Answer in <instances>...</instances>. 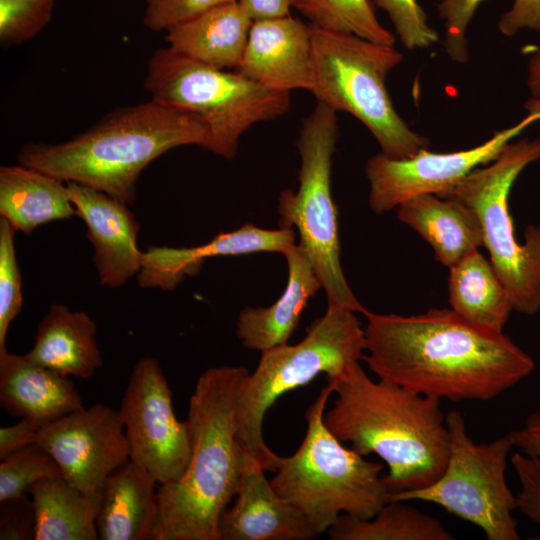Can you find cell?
<instances>
[{
	"instance_id": "1",
	"label": "cell",
	"mask_w": 540,
	"mask_h": 540,
	"mask_svg": "<svg viewBox=\"0 0 540 540\" xmlns=\"http://www.w3.org/2000/svg\"><path fill=\"white\" fill-rule=\"evenodd\" d=\"M370 370L380 380L450 401H489L535 368L503 332L474 325L448 309L401 316L366 310Z\"/></svg>"
},
{
	"instance_id": "2",
	"label": "cell",
	"mask_w": 540,
	"mask_h": 540,
	"mask_svg": "<svg viewBox=\"0 0 540 540\" xmlns=\"http://www.w3.org/2000/svg\"><path fill=\"white\" fill-rule=\"evenodd\" d=\"M333 384L336 399L324 423L362 456H379L390 495L422 489L443 473L449 433L440 400L383 380L356 366Z\"/></svg>"
},
{
	"instance_id": "3",
	"label": "cell",
	"mask_w": 540,
	"mask_h": 540,
	"mask_svg": "<svg viewBox=\"0 0 540 540\" xmlns=\"http://www.w3.org/2000/svg\"><path fill=\"white\" fill-rule=\"evenodd\" d=\"M248 375L243 366H218L198 377L186 419L189 464L177 481L157 488L152 540H218L220 517L236 496L245 463L236 409Z\"/></svg>"
},
{
	"instance_id": "4",
	"label": "cell",
	"mask_w": 540,
	"mask_h": 540,
	"mask_svg": "<svg viewBox=\"0 0 540 540\" xmlns=\"http://www.w3.org/2000/svg\"><path fill=\"white\" fill-rule=\"evenodd\" d=\"M208 129L191 112L151 100L114 109L75 137L27 143L19 163L102 191L130 205L141 172L163 153L184 145L204 148Z\"/></svg>"
},
{
	"instance_id": "5",
	"label": "cell",
	"mask_w": 540,
	"mask_h": 540,
	"mask_svg": "<svg viewBox=\"0 0 540 540\" xmlns=\"http://www.w3.org/2000/svg\"><path fill=\"white\" fill-rule=\"evenodd\" d=\"M334 387L328 381L307 408V429L299 448L282 457L270 480L276 492L298 509L320 535L341 514L372 518L388 501L383 465L346 448L326 427L324 413Z\"/></svg>"
},
{
	"instance_id": "6",
	"label": "cell",
	"mask_w": 540,
	"mask_h": 540,
	"mask_svg": "<svg viewBox=\"0 0 540 540\" xmlns=\"http://www.w3.org/2000/svg\"><path fill=\"white\" fill-rule=\"evenodd\" d=\"M365 349V332L355 312L328 307L300 342L262 351L237 403L236 435L244 454L256 459L265 471L275 472L280 456L264 441L266 412L283 394L309 384L319 374H326L327 380L347 376L359 365Z\"/></svg>"
},
{
	"instance_id": "7",
	"label": "cell",
	"mask_w": 540,
	"mask_h": 540,
	"mask_svg": "<svg viewBox=\"0 0 540 540\" xmlns=\"http://www.w3.org/2000/svg\"><path fill=\"white\" fill-rule=\"evenodd\" d=\"M310 30L314 63L311 93L317 101L358 119L388 157L404 159L428 149L430 141L397 113L386 88V78L402 62L403 54L392 45L354 34L313 25Z\"/></svg>"
},
{
	"instance_id": "8",
	"label": "cell",
	"mask_w": 540,
	"mask_h": 540,
	"mask_svg": "<svg viewBox=\"0 0 540 540\" xmlns=\"http://www.w3.org/2000/svg\"><path fill=\"white\" fill-rule=\"evenodd\" d=\"M144 86L152 99L199 116L208 129L204 149L227 160L235 157L239 139L250 127L281 117L291 104L290 92L202 64L169 47L149 58Z\"/></svg>"
},
{
	"instance_id": "9",
	"label": "cell",
	"mask_w": 540,
	"mask_h": 540,
	"mask_svg": "<svg viewBox=\"0 0 540 540\" xmlns=\"http://www.w3.org/2000/svg\"><path fill=\"white\" fill-rule=\"evenodd\" d=\"M339 138L337 111L317 101L302 119L296 140L300 155L299 187L280 193V228H296L300 243L321 282L328 307L364 314L340 263L337 209L331 194L332 159Z\"/></svg>"
},
{
	"instance_id": "10",
	"label": "cell",
	"mask_w": 540,
	"mask_h": 540,
	"mask_svg": "<svg viewBox=\"0 0 540 540\" xmlns=\"http://www.w3.org/2000/svg\"><path fill=\"white\" fill-rule=\"evenodd\" d=\"M540 160V137L510 142L487 166L477 168L439 197L456 199L477 215L483 246L508 291L514 311H540V228L530 225L516 241L508 209L511 188L530 164Z\"/></svg>"
},
{
	"instance_id": "11",
	"label": "cell",
	"mask_w": 540,
	"mask_h": 540,
	"mask_svg": "<svg viewBox=\"0 0 540 540\" xmlns=\"http://www.w3.org/2000/svg\"><path fill=\"white\" fill-rule=\"evenodd\" d=\"M449 454L440 477L429 486L389 496V500H419L478 526L488 540H518L512 515L516 496L506 481L507 459L514 447L506 435L476 444L467 433L463 415L456 410L445 417Z\"/></svg>"
},
{
	"instance_id": "12",
	"label": "cell",
	"mask_w": 540,
	"mask_h": 540,
	"mask_svg": "<svg viewBox=\"0 0 540 540\" xmlns=\"http://www.w3.org/2000/svg\"><path fill=\"white\" fill-rule=\"evenodd\" d=\"M119 413L129 459L159 485L177 481L189 464L191 436L187 421L175 415L172 391L157 359L143 357L136 362Z\"/></svg>"
},
{
	"instance_id": "13",
	"label": "cell",
	"mask_w": 540,
	"mask_h": 540,
	"mask_svg": "<svg viewBox=\"0 0 540 540\" xmlns=\"http://www.w3.org/2000/svg\"><path fill=\"white\" fill-rule=\"evenodd\" d=\"M525 108L527 114L518 123L496 131L488 140L466 150L436 153L422 149L404 159L382 152L370 157L365 173L371 209L382 214L419 195L442 196L473 170L497 158L522 131L540 120V99H529Z\"/></svg>"
},
{
	"instance_id": "14",
	"label": "cell",
	"mask_w": 540,
	"mask_h": 540,
	"mask_svg": "<svg viewBox=\"0 0 540 540\" xmlns=\"http://www.w3.org/2000/svg\"><path fill=\"white\" fill-rule=\"evenodd\" d=\"M35 444L52 456L69 483L88 495L100 492L108 475L129 460L119 410L100 403L41 427Z\"/></svg>"
},
{
	"instance_id": "15",
	"label": "cell",
	"mask_w": 540,
	"mask_h": 540,
	"mask_svg": "<svg viewBox=\"0 0 540 540\" xmlns=\"http://www.w3.org/2000/svg\"><path fill=\"white\" fill-rule=\"evenodd\" d=\"M234 71L273 90L311 92L314 63L310 25L290 15L254 21Z\"/></svg>"
},
{
	"instance_id": "16",
	"label": "cell",
	"mask_w": 540,
	"mask_h": 540,
	"mask_svg": "<svg viewBox=\"0 0 540 540\" xmlns=\"http://www.w3.org/2000/svg\"><path fill=\"white\" fill-rule=\"evenodd\" d=\"M66 183L76 214L85 222L94 246L99 283L108 288L125 285L139 273L143 255L137 247L139 224L128 204L88 186Z\"/></svg>"
},
{
	"instance_id": "17",
	"label": "cell",
	"mask_w": 540,
	"mask_h": 540,
	"mask_svg": "<svg viewBox=\"0 0 540 540\" xmlns=\"http://www.w3.org/2000/svg\"><path fill=\"white\" fill-rule=\"evenodd\" d=\"M318 536L303 514L276 492L260 463L245 455L235 501L219 520L218 540H309Z\"/></svg>"
},
{
	"instance_id": "18",
	"label": "cell",
	"mask_w": 540,
	"mask_h": 540,
	"mask_svg": "<svg viewBox=\"0 0 540 540\" xmlns=\"http://www.w3.org/2000/svg\"><path fill=\"white\" fill-rule=\"evenodd\" d=\"M294 245L292 228L268 230L248 223L196 247L148 246L142 255L137 281L142 288L174 290L186 276H195L208 258L259 252L284 254Z\"/></svg>"
},
{
	"instance_id": "19",
	"label": "cell",
	"mask_w": 540,
	"mask_h": 540,
	"mask_svg": "<svg viewBox=\"0 0 540 540\" xmlns=\"http://www.w3.org/2000/svg\"><path fill=\"white\" fill-rule=\"evenodd\" d=\"M0 405L37 429L84 408L68 376L7 349L0 351Z\"/></svg>"
},
{
	"instance_id": "20",
	"label": "cell",
	"mask_w": 540,
	"mask_h": 540,
	"mask_svg": "<svg viewBox=\"0 0 540 540\" xmlns=\"http://www.w3.org/2000/svg\"><path fill=\"white\" fill-rule=\"evenodd\" d=\"M283 255L288 281L282 295L269 307L244 308L237 318L236 335L247 349L262 352L287 344L309 299L322 288L302 247L294 245Z\"/></svg>"
},
{
	"instance_id": "21",
	"label": "cell",
	"mask_w": 540,
	"mask_h": 540,
	"mask_svg": "<svg viewBox=\"0 0 540 540\" xmlns=\"http://www.w3.org/2000/svg\"><path fill=\"white\" fill-rule=\"evenodd\" d=\"M156 481L128 460L106 478L96 526L101 540H152L158 519Z\"/></svg>"
},
{
	"instance_id": "22",
	"label": "cell",
	"mask_w": 540,
	"mask_h": 540,
	"mask_svg": "<svg viewBox=\"0 0 540 540\" xmlns=\"http://www.w3.org/2000/svg\"><path fill=\"white\" fill-rule=\"evenodd\" d=\"M96 333L86 312L55 303L39 322L34 345L25 355L64 376L88 379L103 364Z\"/></svg>"
},
{
	"instance_id": "23",
	"label": "cell",
	"mask_w": 540,
	"mask_h": 540,
	"mask_svg": "<svg viewBox=\"0 0 540 540\" xmlns=\"http://www.w3.org/2000/svg\"><path fill=\"white\" fill-rule=\"evenodd\" d=\"M252 23L236 1L170 27L165 41L172 51L187 58L217 69L235 70Z\"/></svg>"
},
{
	"instance_id": "24",
	"label": "cell",
	"mask_w": 540,
	"mask_h": 540,
	"mask_svg": "<svg viewBox=\"0 0 540 540\" xmlns=\"http://www.w3.org/2000/svg\"><path fill=\"white\" fill-rule=\"evenodd\" d=\"M397 217L418 232L433 248L436 260L448 268L483 246L477 215L456 199L419 195L401 203Z\"/></svg>"
},
{
	"instance_id": "25",
	"label": "cell",
	"mask_w": 540,
	"mask_h": 540,
	"mask_svg": "<svg viewBox=\"0 0 540 540\" xmlns=\"http://www.w3.org/2000/svg\"><path fill=\"white\" fill-rule=\"evenodd\" d=\"M64 182L22 164L2 166L0 216L28 235L43 224L77 215Z\"/></svg>"
},
{
	"instance_id": "26",
	"label": "cell",
	"mask_w": 540,
	"mask_h": 540,
	"mask_svg": "<svg viewBox=\"0 0 540 540\" xmlns=\"http://www.w3.org/2000/svg\"><path fill=\"white\" fill-rule=\"evenodd\" d=\"M449 270L451 310L474 325L503 332L514 306L491 262L477 249Z\"/></svg>"
},
{
	"instance_id": "27",
	"label": "cell",
	"mask_w": 540,
	"mask_h": 540,
	"mask_svg": "<svg viewBox=\"0 0 540 540\" xmlns=\"http://www.w3.org/2000/svg\"><path fill=\"white\" fill-rule=\"evenodd\" d=\"M35 510V540H97L101 491L84 494L63 476L44 478L29 491Z\"/></svg>"
},
{
	"instance_id": "28",
	"label": "cell",
	"mask_w": 540,
	"mask_h": 540,
	"mask_svg": "<svg viewBox=\"0 0 540 540\" xmlns=\"http://www.w3.org/2000/svg\"><path fill=\"white\" fill-rule=\"evenodd\" d=\"M404 500H389L372 518L341 514L329 528L332 540H452L442 523Z\"/></svg>"
},
{
	"instance_id": "29",
	"label": "cell",
	"mask_w": 540,
	"mask_h": 540,
	"mask_svg": "<svg viewBox=\"0 0 540 540\" xmlns=\"http://www.w3.org/2000/svg\"><path fill=\"white\" fill-rule=\"evenodd\" d=\"M291 7L320 29L354 34L385 45L394 46L396 42L379 22L371 0H291Z\"/></svg>"
},
{
	"instance_id": "30",
	"label": "cell",
	"mask_w": 540,
	"mask_h": 540,
	"mask_svg": "<svg viewBox=\"0 0 540 540\" xmlns=\"http://www.w3.org/2000/svg\"><path fill=\"white\" fill-rule=\"evenodd\" d=\"M62 476L52 456L37 444H30L0 462V502L20 497L36 482Z\"/></svg>"
},
{
	"instance_id": "31",
	"label": "cell",
	"mask_w": 540,
	"mask_h": 540,
	"mask_svg": "<svg viewBox=\"0 0 540 540\" xmlns=\"http://www.w3.org/2000/svg\"><path fill=\"white\" fill-rule=\"evenodd\" d=\"M57 0H0V42L19 45L37 36L51 20Z\"/></svg>"
},
{
	"instance_id": "32",
	"label": "cell",
	"mask_w": 540,
	"mask_h": 540,
	"mask_svg": "<svg viewBox=\"0 0 540 540\" xmlns=\"http://www.w3.org/2000/svg\"><path fill=\"white\" fill-rule=\"evenodd\" d=\"M16 230L0 218V351L6 350V336L11 322L22 308V284L14 236Z\"/></svg>"
},
{
	"instance_id": "33",
	"label": "cell",
	"mask_w": 540,
	"mask_h": 540,
	"mask_svg": "<svg viewBox=\"0 0 540 540\" xmlns=\"http://www.w3.org/2000/svg\"><path fill=\"white\" fill-rule=\"evenodd\" d=\"M371 1L386 12L406 49L428 48L440 41L438 33L428 24L427 16L417 0Z\"/></svg>"
},
{
	"instance_id": "34",
	"label": "cell",
	"mask_w": 540,
	"mask_h": 540,
	"mask_svg": "<svg viewBox=\"0 0 540 540\" xmlns=\"http://www.w3.org/2000/svg\"><path fill=\"white\" fill-rule=\"evenodd\" d=\"M484 0H441L438 14L444 24L443 46L450 59L456 63L468 62L466 32L478 6Z\"/></svg>"
},
{
	"instance_id": "35",
	"label": "cell",
	"mask_w": 540,
	"mask_h": 540,
	"mask_svg": "<svg viewBox=\"0 0 540 540\" xmlns=\"http://www.w3.org/2000/svg\"><path fill=\"white\" fill-rule=\"evenodd\" d=\"M237 0H146L144 25L152 31H166L213 8Z\"/></svg>"
},
{
	"instance_id": "36",
	"label": "cell",
	"mask_w": 540,
	"mask_h": 540,
	"mask_svg": "<svg viewBox=\"0 0 540 540\" xmlns=\"http://www.w3.org/2000/svg\"><path fill=\"white\" fill-rule=\"evenodd\" d=\"M510 460L520 484L516 508L540 526V460L522 452H514Z\"/></svg>"
},
{
	"instance_id": "37",
	"label": "cell",
	"mask_w": 540,
	"mask_h": 540,
	"mask_svg": "<svg viewBox=\"0 0 540 540\" xmlns=\"http://www.w3.org/2000/svg\"><path fill=\"white\" fill-rule=\"evenodd\" d=\"M36 518L32 500L26 495L0 502V539H35Z\"/></svg>"
},
{
	"instance_id": "38",
	"label": "cell",
	"mask_w": 540,
	"mask_h": 540,
	"mask_svg": "<svg viewBox=\"0 0 540 540\" xmlns=\"http://www.w3.org/2000/svg\"><path fill=\"white\" fill-rule=\"evenodd\" d=\"M523 29L540 31V0H514L498 22V30L506 37Z\"/></svg>"
},
{
	"instance_id": "39",
	"label": "cell",
	"mask_w": 540,
	"mask_h": 540,
	"mask_svg": "<svg viewBox=\"0 0 540 540\" xmlns=\"http://www.w3.org/2000/svg\"><path fill=\"white\" fill-rule=\"evenodd\" d=\"M38 430L24 419L12 426L1 427L0 459L6 458L25 446L34 444Z\"/></svg>"
},
{
	"instance_id": "40",
	"label": "cell",
	"mask_w": 540,
	"mask_h": 540,
	"mask_svg": "<svg viewBox=\"0 0 540 540\" xmlns=\"http://www.w3.org/2000/svg\"><path fill=\"white\" fill-rule=\"evenodd\" d=\"M508 433L514 447L519 448L522 453L540 460V407L529 414L519 429Z\"/></svg>"
},
{
	"instance_id": "41",
	"label": "cell",
	"mask_w": 540,
	"mask_h": 540,
	"mask_svg": "<svg viewBox=\"0 0 540 540\" xmlns=\"http://www.w3.org/2000/svg\"><path fill=\"white\" fill-rule=\"evenodd\" d=\"M244 12L254 21L290 15L291 0H237Z\"/></svg>"
},
{
	"instance_id": "42",
	"label": "cell",
	"mask_w": 540,
	"mask_h": 540,
	"mask_svg": "<svg viewBox=\"0 0 540 540\" xmlns=\"http://www.w3.org/2000/svg\"><path fill=\"white\" fill-rule=\"evenodd\" d=\"M526 85L532 98L540 99V50L535 51L528 61Z\"/></svg>"
}]
</instances>
